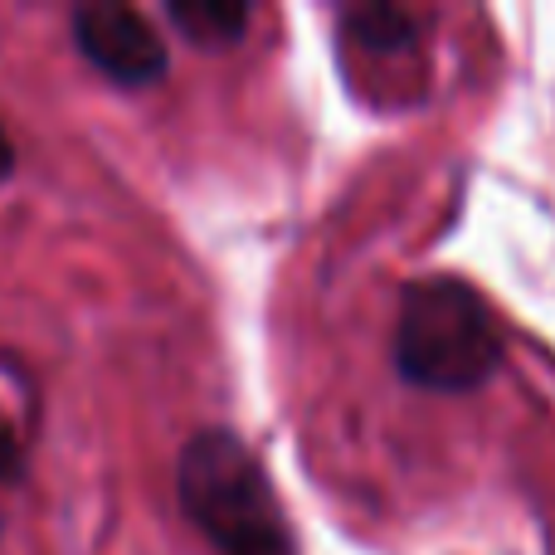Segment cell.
<instances>
[{"instance_id": "6da1fadb", "label": "cell", "mask_w": 555, "mask_h": 555, "mask_svg": "<svg viewBox=\"0 0 555 555\" xmlns=\"http://www.w3.org/2000/svg\"><path fill=\"white\" fill-rule=\"evenodd\" d=\"M176 492L220 555H297L259 459L230 429H205L185 443Z\"/></svg>"}, {"instance_id": "7a4b0ae2", "label": "cell", "mask_w": 555, "mask_h": 555, "mask_svg": "<svg viewBox=\"0 0 555 555\" xmlns=\"http://www.w3.org/2000/svg\"><path fill=\"white\" fill-rule=\"evenodd\" d=\"M74 44L83 59L107 74L113 83L142 88L166 74V39L152 29V20L137 15L132 5H78L74 10Z\"/></svg>"}, {"instance_id": "3957f363", "label": "cell", "mask_w": 555, "mask_h": 555, "mask_svg": "<svg viewBox=\"0 0 555 555\" xmlns=\"http://www.w3.org/2000/svg\"><path fill=\"white\" fill-rule=\"evenodd\" d=\"M166 15H171V25L181 29L185 39H195V44H205V49L234 44V39L244 35V25H249V10L230 5V0H176Z\"/></svg>"}, {"instance_id": "277c9868", "label": "cell", "mask_w": 555, "mask_h": 555, "mask_svg": "<svg viewBox=\"0 0 555 555\" xmlns=\"http://www.w3.org/2000/svg\"><path fill=\"white\" fill-rule=\"evenodd\" d=\"M20 463H25V453H20V439L0 424V482L20 478Z\"/></svg>"}, {"instance_id": "5b68a950", "label": "cell", "mask_w": 555, "mask_h": 555, "mask_svg": "<svg viewBox=\"0 0 555 555\" xmlns=\"http://www.w3.org/2000/svg\"><path fill=\"white\" fill-rule=\"evenodd\" d=\"M15 171V146H10V137H5V127H0V181Z\"/></svg>"}]
</instances>
